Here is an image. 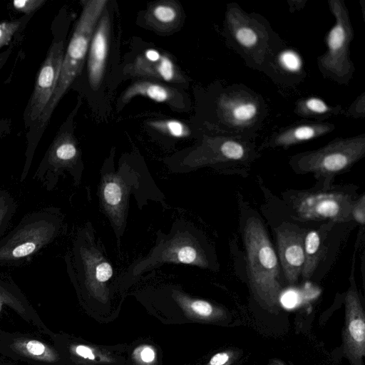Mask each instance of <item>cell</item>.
<instances>
[{"label":"cell","instance_id":"obj_1","mask_svg":"<svg viewBox=\"0 0 365 365\" xmlns=\"http://www.w3.org/2000/svg\"><path fill=\"white\" fill-rule=\"evenodd\" d=\"M247 272L256 300L263 307L274 310L279 304L282 287L279 264L262 222L249 217L244 227Z\"/></svg>","mask_w":365,"mask_h":365},{"label":"cell","instance_id":"obj_2","mask_svg":"<svg viewBox=\"0 0 365 365\" xmlns=\"http://www.w3.org/2000/svg\"><path fill=\"white\" fill-rule=\"evenodd\" d=\"M155 245L145 257L133 264L125 273L138 277L166 263L210 267V261L197 230L187 222L173 223L168 234L158 232Z\"/></svg>","mask_w":365,"mask_h":365},{"label":"cell","instance_id":"obj_3","mask_svg":"<svg viewBox=\"0 0 365 365\" xmlns=\"http://www.w3.org/2000/svg\"><path fill=\"white\" fill-rule=\"evenodd\" d=\"M63 218L49 207L25 215L0 240V266H19L52 242L61 231Z\"/></svg>","mask_w":365,"mask_h":365},{"label":"cell","instance_id":"obj_4","mask_svg":"<svg viewBox=\"0 0 365 365\" xmlns=\"http://www.w3.org/2000/svg\"><path fill=\"white\" fill-rule=\"evenodd\" d=\"M365 154V135L336 139L319 149L297 154L290 159L292 169L301 174H312L331 188L334 177L346 172Z\"/></svg>","mask_w":365,"mask_h":365},{"label":"cell","instance_id":"obj_5","mask_svg":"<svg viewBox=\"0 0 365 365\" xmlns=\"http://www.w3.org/2000/svg\"><path fill=\"white\" fill-rule=\"evenodd\" d=\"M106 0H91L83 7L63 56L54 93L38 120L41 125L49 120L55 107L75 78L80 74L96 25L106 9Z\"/></svg>","mask_w":365,"mask_h":365},{"label":"cell","instance_id":"obj_6","mask_svg":"<svg viewBox=\"0 0 365 365\" xmlns=\"http://www.w3.org/2000/svg\"><path fill=\"white\" fill-rule=\"evenodd\" d=\"M149 177L140 173L120 169L118 172L105 170L101 173L98 187L99 202L104 213L112 225L118 242L124 232L128 211L130 196L141 189Z\"/></svg>","mask_w":365,"mask_h":365},{"label":"cell","instance_id":"obj_7","mask_svg":"<svg viewBox=\"0 0 365 365\" xmlns=\"http://www.w3.org/2000/svg\"><path fill=\"white\" fill-rule=\"evenodd\" d=\"M329 4L336 21L327 36V51L319 58V68L331 79L345 83L354 71L349 56L353 29L344 2L331 0Z\"/></svg>","mask_w":365,"mask_h":365},{"label":"cell","instance_id":"obj_8","mask_svg":"<svg viewBox=\"0 0 365 365\" xmlns=\"http://www.w3.org/2000/svg\"><path fill=\"white\" fill-rule=\"evenodd\" d=\"M353 202L347 192L329 188L299 192L292 200V207L297 217L301 220H327L336 223L351 220Z\"/></svg>","mask_w":365,"mask_h":365},{"label":"cell","instance_id":"obj_9","mask_svg":"<svg viewBox=\"0 0 365 365\" xmlns=\"http://www.w3.org/2000/svg\"><path fill=\"white\" fill-rule=\"evenodd\" d=\"M352 269L350 287L345 295V320L342 330L343 352L351 365H362L365 356V313Z\"/></svg>","mask_w":365,"mask_h":365},{"label":"cell","instance_id":"obj_10","mask_svg":"<svg viewBox=\"0 0 365 365\" xmlns=\"http://www.w3.org/2000/svg\"><path fill=\"white\" fill-rule=\"evenodd\" d=\"M64 56L63 41L53 42L38 73L28 106V117L38 120L56 89Z\"/></svg>","mask_w":365,"mask_h":365},{"label":"cell","instance_id":"obj_11","mask_svg":"<svg viewBox=\"0 0 365 365\" xmlns=\"http://www.w3.org/2000/svg\"><path fill=\"white\" fill-rule=\"evenodd\" d=\"M229 31L242 49L262 62L267 48L268 33L255 18L237 6L227 12Z\"/></svg>","mask_w":365,"mask_h":365},{"label":"cell","instance_id":"obj_12","mask_svg":"<svg viewBox=\"0 0 365 365\" xmlns=\"http://www.w3.org/2000/svg\"><path fill=\"white\" fill-rule=\"evenodd\" d=\"M307 231L284 223L275 230L280 264L287 282H298L304 262V238Z\"/></svg>","mask_w":365,"mask_h":365},{"label":"cell","instance_id":"obj_13","mask_svg":"<svg viewBox=\"0 0 365 365\" xmlns=\"http://www.w3.org/2000/svg\"><path fill=\"white\" fill-rule=\"evenodd\" d=\"M253 155L251 147L233 138H220L207 143L194 157L191 167L212 165L218 163H245Z\"/></svg>","mask_w":365,"mask_h":365},{"label":"cell","instance_id":"obj_14","mask_svg":"<svg viewBox=\"0 0 365 365\" xmlns=\"http://www.w3.org/2000/svg\"><path fill=\"white\" fill-rule=\"evenodd\" d=\"M125 70L134 76L150 78L167 82H180L182 76L173 61L153 48L145 50L129 64Z\"/></svg>","mask_w":365,"mask_h":365},{"label":"cell","instance_id":"obj_15","mask_svg":"<svg viewBox=\"0 0 365 365\" xmlns=\"http://www.w3.org/2000/svg\"><path fill=\"white\" fill-rule=\"evenodd\" d=\"M103 11L92 36L88 58V77L91 87L97 90L100 86L106 64L110 34V19Z\"/></svg>","mask_w":365,"mask_h":365},{"label":"cell","instance_id":"obj_16","mask_svg":"<svg viewBox=\"0 0 365 365\" xmlns=\"http://www.w3.org/2000/svg\"><path fill=\"white\" fill-rule=\"evenodd\" d=\"M137 96L178 108L184 106L183 96L178 90L158 83L141 81L134 83L125 91L119 101L120 107Z\"/></svg>","mask_w":365,"mask_h":365},{"label":"cell","instance_id":"obj_17","mask_svg":"<svg viewBox=\"0 0 365 365\" xmlns=\"http://www.w3.org/2000/svg\"><path fill=\"white\" fill-rule=\"evenodd\" d=\"M219 108L223 119L236 126L251 124L259 113V108L250 97L225 96L219 103Z\"/></svg>","mask_w":365,"mask_h":365},{"label":"cell","instance_id":"obj_18","mask_svg":"<svg viewBox=\"0 0 365 365\" xmlns=\"http://www.w3.org/2000/svg\"><path fill=\"white\" fill-rule=\"evenodd\" d=\"M334 125L324 123H307L295 125L274 135L269 141L272 148H284L301 143L325 135L334 129Z\"/></svg>","mask_w":365,"mask_h":365},{"label":"cell","instance_id":"obj_19","mask_svg":"<svg viewBox=\"0 0 365 365\" xmlns=\"http://www.w3.org/2000/svg\"><path fill=\"white\" fill-rule=\"evenodd\" d=\"M331 222L323 225L320 229L307 231L304 238V262L301 272L302 277L309 279L325 254V237L328 226Z\"/></svg>","mask_w":365,"mask_h":365},{"label":"cell","instance_id":"obj_20","mask_svg":"<svg viewBox=\"0 0 365 365\" xmlns=\"http://www.w3.org/2000/svg\"><path fill=\"white\" fill-rule=\"evenodd\" d=\"M78 151L73 136L62 133L53 141L48 153L47 163L52 172L71 168L76 163Z\"/></svg>","mask_w":365,"mask_h":365},{"label":"cell","instance_id":"obj_21","mask_svg":"<svg viewBox=\"0 0 365 365\" xmlns=\"http://www.w3.org/2000/svg\"><path fill=\"white\" fill-rule=\"evenodd\" d=\"M180 11L178 6L168 1H162L153 5L148 11L147 19L152 24L160 29L173 27L178 23Z\"/></svg>","mask_w":365,"mask_h":365},{"label":"cell","instance_id":"obj_22","mask_svg":"<svg viewBox=\"0 0 365 365\" xmlns=\"http://www.w3.org/2000/svg\"><path fill=\"white\" fill-rule=\"evenodd\" d=\"M16 209L17 205L12 195L7 190H0V240L4 237Z\"/></svg>","mask_w":365,"mask_h":365},{"label":"cell","instance_id":"obj_23","mask_svg":"<svg viewBox=\"0 0 365 365\" xmlns=\"http://www.w3.org/2000/svg\"><path fill=\"white\" fill-rule=\"evenodd\" d=\"M150 125L155 130L175 138H185L190 133L187 126L177 120H153Z\"/></svg>","mask_w":365,"mask_h":365},{"label":"cell","instance_id":"obj_24","mask_svg":"<svg viewBox=\"0 0 365 365\" xmlns=\"http://www.w3.org/2000/svg\"><path fill=\"white\" fill-rule=\"evenodd\" d=\"M297 110L302 115H323L331 108L320 98L311 97L299 103Z\"/></svg>","mask_w":365,"mask_h":365},{"label":"cell","instance_id":"obj_25","mask_svg":"<svg viewBox=\"0 0 365 365\" xmlns=\"http://www.w3.org/2000/svg\"><path fill=\"white\" fill-rule=\"evenodd\" d=\"M279 62L281 66L289 72H297L302 66L301 57L292 50L282 51L279 54Z\"/></svg>","mask_w":365,"mask_h":365},{"label":"cell","instance_id":"obj_26","mask_svg":"<svg viewBox=\"0 0 365 365\" xmlns=\"http://www.w3.org/2000/svg\"><path fill=\"white\" fill-rule=\"evenodd\" d=\"M21 19L0 23V48L7 45L22 24Z\"/></svg>","mask_w":365,"mask_h":365},{"label":"cell","instance_id":"obj_27","mask_svg":"<svg viewBox=\"0 0 365 365\" xmlns=\"http://www.w3.org/2000/svg\"><path fill=\"white\" fill-rule=\"evenodd\" d=\"M351 220L356 222L361 227L365 224V195L361 194L356 200H354L351 210Z\"/></svg>","mask_w":365,"mask_h":365},{"label":"cell","instance_id":"obj_28","mask_svg":"<svg viewBox=\"0 0 365 365\" xmlns=\"http://www.w3.org/2000/svg\"><path fill=\"white\" fill-rule=\"evenodd\" d=\"M45 3V0H16L12 2V4L16 11L25 14H30Z\"/></svg>","mask_w":365,"mask_h":365},{"label":"cell","instance_id":"obj_29","mask_svg":"<svg viewBox=\"0 0 365 365\" xmlns=\"http://www.w3.org/2000/svg\"><path fill=\"white\" fill-rule=\"evenodd\" d=\"M26 348L31 354L34 355H40L43 354L45 350L44 346L37 341H29L26 345Z\"/></svg>","mask_w":365,"mask_h":365},{"label":"cell","instance_id":"obj_30","mask_svg":"<svg viewBox=\"0 0 365 365\" xmlns=\"http://www.w3.org/2000/svg\"><path fill=\"white\" fill-rule=\"evenodd\" d=\"M76 351L78 355L85 359H89L91 360L95 359V355L93 354L92 350L88 346L79 345L76 347Z\"/></svg>","mask_w":365,"mask_h":365},{"label":"cell","instance_id":"obj_31","mask_svg":"<svg viewBox=\"0 0 365 365\" xmlns=\"http://www.w3.org/2000/svg\"><path fill=\"white\" fill-rule=\"evenodd\" d=\"M140 357L143 361L150 363L155 359V352L153 349L150 347H145L142 350Z\"/></svg>","mask_w":365,"mask_h":365},{"label":"cell","instance_id":"obj_32","mask_svg":"<svg viewBox=\"0 0 365 365\" xmlns=\"http://www.w3.org/2000/svg\"><path fill=\"white\" fill-rule=\"evenodd\" d=\"M11 53V50L8 49L6 52L2 53L0 54V68L2 67V66L6 62L7 58L9 57V54Z\"/></svg>","mask_w":365,"mask_h":365},{"label":"cell","instance_id":"obj_33","mask_svg":"<svg viewBox=\"0 0 365 365\" xmlns=\"http://www.w3.org/2000/svg\"><path fill=\"white\" fill-rule=\"evenodd\" d=\"M269 365H285L282 361L278 359H274L271 361Z\"/></svg>","mask_w":365,"mask_h":365}]
</instances>
